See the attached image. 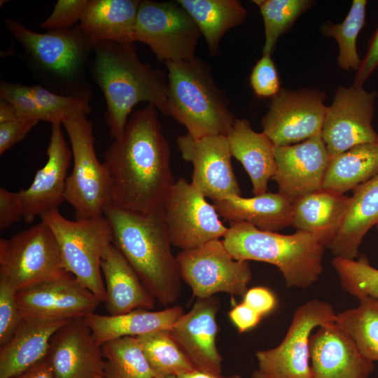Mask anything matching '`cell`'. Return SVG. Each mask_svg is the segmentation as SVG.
<instances>
[{
    "label": "cell",
    "instance_id": "obj_1",
    "mask_svg": "<svg viewBox=\"0 0 378 378\" xmlns=\"http://www.w3.org/2000/svg\"><path fill=\"white\" fill-rule=\"evenodd\" d=\"M170 156L158 108L148 104L135 111L104 154L111 204L142 214L162 207L175 183Z\"/></svg>",
    "mask_w": 378,
    "mask_h": 378
},
{
    "label": "cell",
    "instance_id": "obj_2",
    "mask_svg": "<svg viewBox=\"0 0 378 378\" xmlns=\"http://www.w3.org/2000/svg\"><path fill=\"white\" fill-rule=\"evenodd\" d=\"M113 231V244L160 304L180 296L181 276L164 220L162 206L146 214L108 204L104 211Z\"/></svg>",
    "mask_w": 378,
    "mask_h": 378
},
{
    "label": "cell",
    "instance_id": "obj_3",
    "mask_svg": "<svg viewBox=\"0 0 378 378\" xmlns=\"http://www.w3.org/2000/svg\"><path fill=\"white\" fill-rule=\"evenodd\" d=\"M91 68L106 102L105 118L111 136L123 133L129 115L141 102L168 115L167 81L164 74L144 64L134 43L102 41L94 44Z\"/></svg>",
    "mask_w": 378,
    "mask_h": 378
},
{
    "label": "cell",
    "instance_id": "obj_4",
    "mask_svg": "<svg viewBox=\"0 0 378 378\" xmlns=\"http://www.w3.org/2000/svg\"><path fill=\"white\" fill-rule=\"evenodd\" d=\"M5 25L21 44L32 77L58 94L92 98L87 67L94 44L78 24L69 29L38 33L10 18Z\"/></svg>",
    "mask_w": 378,
    "mask_h": 378
},
{
    "label": "cell",
    "instance_id": "obj_5",
    "mask_svg": "<svg viewBox=\"0 0 378 378\" xmlns=\"http://www.w3.org/2000/svg\"><path fill=\"white\" fill-rule=\"evenodd\" d=\"M222 241L235 260L276 266L288 288H308L318 281L323 271L325 248L303 232L281 234L245 222H230Z\"/></svg>",
    "mask_w": 378,
    "mask_h": 378
},
{
    "label": "cell",
    "instance_id": "obj_6",
    "mask_svg": "<svg viewBox=\"0 0 378 378\" xmlns=\"http://www.w3.org/2000/svg\"><path fill=\"white\" fill-rule=\"evenodd\" d=\"M165 64L168 69V115L183 125L195 138L227 136L236 118L209 66L196 57Z\"/></svg>",
    "mask_w": 378,
    "mask_h": 378
},
{
    "label": "cell",
    "instance_id": "obj_7",
    "mask_svg": "<svg viewBox=\"0 0 378 378\" xmlns=\"http://www.w3.org/2000/svg\"><path fill=\"white\" fill-rule=\"evenodd\" d=\"M59 244L65 270L73 274L100 301L106 299L101 265L104 254L113 243V231L104 216L69 220L58 210L41 216Z\"/></svg>",
    "mask_w": 378,
    "mask_h": 378
},
{
    "label": "cell",
    "instance_id": "obj_8",
    "mask_svg": "<svg viewBox=\"0 0 378 378\" xmlns=\"http://www.w3.org/2000/svg\"><path fill=\"white\" fill-rule=\"evenodd\" d=\"M62 125L73 154L64 200L74 208L76 220L102 217L111 204V185L107 169L96 155L92 124L83 115L64 120Z\"/></svg>",
    "mask_w": 378,
    "mask_h": 378
},
{
    "label": "cell",
    "instance_id": "obj_9",
    "mask_svg": "<svg viewBox=\"0 0 378 378\" xmlns=\"http://www.w3.org/2000/svg\"><path fill=\"white\" fill-rule=\"evenodd\" d=\"M66 272L55 236L43 221L0 240V278L16 292Z\"/></svg>",
    "mask_w": 378,
    "mask_h": 378
},
{
    "label": "cell",
    "instance_id": "obj_10",
    "mask_svg": "<svg viewBox=\"0 0 378 378\" xmlns=\"http://www.w3.org/2000/svg\"><path fill=\"white\" fill-rule=\"evenodd\" d=\"M200 36L195 21L177 2L141 1L135 41L148 45L158 60L165 63L192 59Z\"/></svg>",
    "mask_w": 378,
    "mask_h": 378
},
{
    "label": "cell",
    "instance_id": "obj_11",
    "mask_svg": "<svg viewBox=\"0 0 378 378\" xmlns=\"http://www.w3.org/2000/svg\"><path fill=\"white\" fill-rule=\"evenodd\" d=\"M331 304L313 299L294 312L281 342L255 354L258 370L270 378H312L309 340L315 328L335 321Z\"/></svg>",
    "mask_w": 378,
    "mask_h": 378
},
{
    "label": "cell",
    "instance_id": "obj_12",
    "mask_svg": "<svg viewBox=\"0 0 378 378\" xmlns=\"http://www.w3.org/2000/svg\"><path fill=\"white\" fill-rule=\"evenodd\" d=\"M176 260L182 280L197 298L218 293L244 297L248 290L252 278L248 262L234 259L219 239L182 250Z\"/></svg>",
    "mask_w": 378,
    "mask_h": 378
},
{
    "label": "cell",
    "instance_id": "obj_13",
    "mask_svg": "<svg viewBox=\"0 0 378 378\" xmlns=\"http://www.w3.org/2000/svg\"><path fill=\"white\" fill-rule=\"evenodd\" d=\"M162 209L171 244L182 250L223 238L228 229L214 205L183 178L175 181Z\"/></svg>",
    "mask_w": 378,
    "mask_h": 378
},
{
    "label": "cell",
    "instance_id": "obj_14",
    "mask_svg": "<svg viewBox=\"0 0 378 378\" xmlns=\"http://www.w3.org/2000/svg\"><path fill=\"white\" fill-rule=\"evenodd\" d=\"M326 94L316 88H281L262 118V132L274 146L304 141L321 132Z\"/></svg>",
    "mask_w": 378,
    "mask_h": 378
},
{
    "label": "cell",
    "instance_id": "obj_15",
    "mask_svg": "<svg viewBox=\"0 0 378 378\" xmlns=\"http://www.w3.org/2000/svg\"><path fill=\"white\" fill-rule=\"evenodd\" d=\"M376 91L352 85L340 86L326 108L321 135L330 158L365 143L378 142L372 127Z\"/></svg>",
    "mask_w": 378,
    "mask_h": 378
},
{
    "label": "cell",
    "instance_id": "obj_16",
    "mask_svg": "<svg viewBox=\"0 0 378 378\" xmlns=\"http://www.w3.org/2000/svg\"><path fill=\"white\" fill-rule=\"evenodd\" d=\"M176 144L182 158L192 164L191 183L204 197L216 201L241 195L227 136L195 138L187 133L177 137Z\"/></svg>",
    "mask_w": 378,
    "mask_h": 378
},
{
    "label": "cell",
    "instance_id": "obj_17",
    "mask_svg": "<svg viewBox=\"0 0 378 378\" xmlns=\"http://www.w3.org/2000/svg\"><path fill=\"white\" fill-rule=\"evenodd\" d=\"M16 300L23 315L55 320L84 318L101 303L68 272L18 291Z\"/></svg>",
    "mask_w": 378,
    "mask_h": 378
},
{
    "label": "cell",
    "instance_id": "obj_18",
    "mask_svg": "<svg viewBox=\"0 0 378 378\" xmlns=\"http://www.w3.org/2000/svg\"><path fill=\"white\" fill-rule=\"evenodd\" d=\"M278 192L293 202L322 188L330 155L321 132L298 144L274 147Z\"/></svg>",
    "mask_w": 378,
    "mask_h": 378
},
{
    "label": "cell",
    "instance_id": "obj_19",
    "mask_svg": "<svg viewBox=\"0 0 378 378\" xmlns=\"http://www.w3.org/2000/svg\"><path fill=\"white\" fill-rule=\"evenodd\" d=\"M61 125H52L46 163L37 171L29 188L15 192L22 207L23 219L27 223L46 212L58 210L64 201L66 174L73 154Z\"/></svg>",
    "mask_w": 378,
    "mask_h": 378
},
{
    "label": "cell",
    "instance_id": "obj_20",
    "mask_svg": "<svg viewBox=\"0 0 378 378\" xmlns=\"http://www.w3.org/2000/svg\"><path fill=\"white\" fill-rule=\"evenodd\" d=\"M46 358L55 378L104 376L102 346L94 340L84 318L71 319L55 332Z\"/></svg>",
    "mask_w": 378,
    "mask_h": 378
},
{
    "label": "cell",
    "instance_id": "obj_21",
    "mask_svg": "<svg viewBox=\"0 0 378 378\" xmlns=\"http://www.w3.org/2000/svg\"><path fill=\"white\" fill-rule=\"evenodd\" d=\"M218 308L216 297L197 298L192 309L170 329L174 340L196 369L215 373L222 372L223 363L216 345Z\"/></svg>",
    "mask_w": 378,
    "mask_h": 378
},
{
    "label": "cell",
    "instance_id": "obj_22",
    "mask_svg": "<svg viewBox=\"0 0 378 378\" xmlns=\"http://www.w3.org/2000/svg\"><path fill=\"white\" fill-rule=\"evenodd\" d=\"M309 346L312 378H369L374 370L335 321L317 328Z\"/></svg>",
    "mask_w": 378,
    "mask_h": 378
},
{
    "label": "cell",
    "instance_id": "obj_23",
    "mask_svg": "<svg viewBox=\"0 0 378 378\" xmlns=\"http://www.w3.org/2000/svg\"><path fill=\"white\" fill-rule=\"evenodd\" d=\"M69 321L22 314L13 336L0 347V378H12L46 358L52 337Z\"/></svg>",
    "mask_w": 378,
    "mask_h": 378
},
{
    "label": "cell",
    "instance_id": "obj_24",
    "mask_svg": "<svg viewBox=\"0 0 378 378\" xmlns=\"http://www.w3.org/2000/svg\"><path fill=\"white\" fill-rule=\"evenodd\" d=\"M101 269L108 315H120L139 309L148 310L154 307L155 298L113 243L104 254Z\"/></svg>",
    "mask_w": 378,
    "mask_h": 378
},
{
    "label": "cell",
    "instance_id": "obj_25",
    "mask_svg": "<svg viewBox=\"0 0 378 378\" xmlns=\"http://www.w3.org/2000/svg\"><path fill=\"white\" fill-rule=\"evenodd\" d=\"M349 200L344 194L323 188L303 195L292 202L291 226L328 248L340 228Z\"/></svg>",
    "mask_w": 378,
    "mask_h": 378
},
{
    "label": "cell",
    "instance_id": "obj_26",
    "mask_svg": "<svg viewBox=\"0 0 378 378\" xmlns=\"http://www.w3.org/2000/svg\"><path fill=\"white\" fill-rule=\"evenodd\" d=\"M353 192L340 228L328 247L335 257L356 258L363 238L378 225V174Z\"/></svg>",
    "mask_w": 378,
    "mask_h": 378
},
{
    "label": "cell",
    "instance_id": "obj_27",
    "mask_svg": "<svg viewBox=\"0 0 378 378\" xmlns=\"http://www.w3.org/2000/svg\"><path fill=\"white\" fill-rule=\"evenodd\" d=\"M232 156L243 165L252 183L255 195L267 192L268 183L276 172L274 145L262 132L253 130L249 122L236 118L227 135Z\"/></svg>",
    "mask_w": 378,
    "mask_h": 378
},
{
    "label": "cell",
    "instance_id": "obj_28",
    "mask_svg": "<svg viewBox=\"0 0 378 378\" xmlns=\"http://www.w3.org/2000/svg\"><path fill=\"white\" fill-rule=\"evenodd\" d=\"M213 202L219 216L230 222H245L270 232L291 225L293 203L279 192H266L250 198L230 195Z\"/></svg>",
    "mask_w": 378,
    "mask_h": 378
},
{
    "label": "cell",
    "instance_id": "obj_29",
    "mask_svg": "<svg viewBox=\"0 0 378 378\" xmlns=\"http://www.w3.org/2000/svg\"><path fill=\"white\" fill-rule=\"evenodd\" d=\"M139 0H88L79 26L94 44L134 43Z\"/></svg>",
    "mask_w": 378,
    "mask_h": 378
},
{
    "label": "cell",
    "instance_id": "obj_30",
    "mask_svg": "<svg viewBox=\"0 0 378 378\" xmlns=\"http://www.w3.org/2000/svg\"><path fill=\"white\" fill-rule=\"evenodd\" d=\"M183 314L180 306L160 311L135 309L120 315L91 313L84 317L96 342L102 346L106 342L124 337H138L161 330H170Z\"/></svg>",
    "mask_w": 378,
    "mask_h": 378
},
{
    "label": "cell",
    "instance_id": "obj_31",
    "mask_svg": "<svg viewBox=\"0 0 378 378\" xmlns=\"http://www.w3.org/2000/svg\"><path fill=\"white\" fill-rule=\"evenodd\" d=\"M378 174V142L355 146L330 158L322 188L344 194Z\"/></svg>",
    "mask_w": 378,
    "mask_h": 378
},
{
    "label": "cell",
    "instance_id": "obj_32",
    "mask_svg": "<svg viewBox=\"0 0 378 378\" xmlns=\"http://www.w3.org/2000/svg\"><path fill=\"white\" fill-rule=\"evenodd\" d=\"M176 2L196 23L211 55L218 52L223 35L241 24L247 15L246 10L237 0H177Z\"/></svg>",
    "mask_w": 378,
    "mask_h": 378
},
{
    "label": "cell",
    "instance_id": "obj_33",
    "mask_svg": "<svg viewBox=\"0 0 378 378\" xmlns=\"http://www.w3.org/2000/svg\"><path fill=\"white\" fill-rule=\"evenodd\" d=\"M358 300L356 307L337 313L335 323L363 356L374 363L378 361V300L371 297Z\"/></svg>",
    "mask_w": 378,
    "mask_h": 378
},
{
    "label": "cell",
    "instance_id": "obj_34",
    "mask_svg": "<svg viewBox=\"0 0 378 378\" xmlns=\"http://www.w3.org/2000/svg\"><path fill=\"white\" fill-rule=\"evenodd\" d=\"M105 378H155L136 337H124L102 345Z\"/></svg>",
    "mask_w": 378,
    "mask_h": 378
},
{
    "label": "cell",
    "instance_id": "obj_35",
    "mask_svg": "<svg viewBox=\"0 0 378 378\" xmlns=\"http://www.w3.org/2000/svg\"><path fill=\"white\" fill-rule=\"evenodd\" d=\"M155 377L180 376L195 366L172 337L161 330L136 337Z\"/></svg>",
    "mask_w": 378,
    "mask_h": 378
},
{
    "label": "cell",
    "instance_id": "obj_36",
    "mask_svg": "<svg viewBox=\"0 0 378 378\" xmlns=\"http://www.w3.org/2000/svg\"><path fill=\"white\" fill-rule=\"evenodd\" d=\"M368 1L353 0L349 11L341 23L327 21L320 26L321 32L337 42L339 54L337 62L344 71H357L361 59L357 50V38L365 26Z\"/></svg>",
    "mask_w": 378,
    "mask_h": 378
},
{
    "label": "cell",
    "instance_id": "obj_37",
    "mask_svg": "<svg viewBox=\"0 0 378 378\" xmlns=\"http://www.w3.org/2000/svg\"><path fill=\"white\" fill-rule=\"evenodd\" d=\"M265 27L262 53L271 55L279 37L289 31L297 20L314 4L313 0H254Z\"/></svg>",
    "mask_w": 378,
    "mask_h": 378
},
{
    "label": "cell",
    "instance_id": "obj_38",
    "mask_svg": "<svg viewBox=\"0 0 378 378\" xmlns=\"http://www.w3.org/2000/svg\"><path fill=\"white\" fill-rule=\"evenodd\" d=\"M332 265L342 288L356 298L371 297L378 300V269L361 254L355 259L334 257Z\"/></svg>",
    "mask_w": 378,
    "mask_h": 378
},
{
    "label": "cell",
    "instance_id": "obj_39",
    "mask_svg": "<svg viewBox=\"0 0 378 378\" xmlns=\"http://www.w3.org/2000/svg\"><path fill=\"white\" fill-rule=\"evenodd\" d=\"M41 113V121L62 124L64 120L83 116L91 111L90 99L58 94L38 84L29 85Z\"/></svg>",
    "mask_w": 378,
    "mask_h": 378
},
{
    "label": "cell",
    "instance_id": "obj_40",
    "mask_svg": "<svg viewBox=\"0 0 378 378\" xmlns=\"http://www.w3.org/2000/svg\"><path fill=\"white\" fill-rule=\"evenodd\" d=\"M16 293L9 283L0 278V346L10 339L22 318Z\"/></svg>",
    "mask_w": 378,
    "mask_h": 378
},
{
    "label": "cell",
    "instance_id": "obj_41",
    "mask_svg": "<svg viewBox=\"0 0 378 378\" xmlns=\"http://www.w3.org/2000/svg\"><path fill=\"white\" fill-rule=\"evenodd\" d=\"M88 0H58L50 15L40 24L48 31L69 29L77 25Z\"/></svg>",
    "mask_w": 378,
    "mask_h": 378
},
{
    "label": "cell",
    "instance_id": "obj_42",
    "mask_svg": "<svg viewBox=\"0 0 378 378\" xmlns=\"http://www.w3.org/2000/svg\"><path fill=\"white\" fill-rule=\"evenodd\" d=\"M254 93L260 97H272L280 90V80L274 61L270 54L262 53L250 76Z\"/></svg>",
    "mask_w": 378,
    "mask_h": 378
},
{
    "label": "cell",
    "instance_id": "obj_43",
    "mask_svg": "<svg viewBox=\"0 0 378 378\" xmlns=\"http://www.w3.org/2000/svg\"><path fill=\"white\" fill-rule=\"evenodd\" d=\"M0 97L14 106L18 118L41 121L40 110L29 85L1 81Z\"/></svg>",
    "mask_w": 378,
    "mask_h": 378
},
{
    "label": "cell",
    "instance_id": "obj_44",
    "mask_svg": "<svg viewBox=\"0 0 378 378\" xmlns=\"http://www.w3.org/2000/svg\"><path fill=\"white\" fill-rule=\"evenodd\" d=\"M38 122L36 120L17 118L0 123V154L24 138Z\"/></svg>",
    "mask_w": 378,
    "mask_h": 378
},
{
    "label": "cell",
    "instance_id": "obj_45",
    "mask_svg": "<svg viewBox=\"0 0 378 378\" xmlns=\"http://www.w3.org/2000/svg\"><path fill=\"white\" fill-rule=\"evenodd\" d=\"M23 218L22 205L15 192L0 189V230H4Z\"/></svg>",
    "mask_w": 378,
    "mask_h": 378
},
{
    "label": "cell",
    "instance_id": "obj_46",
    "mask_svg": "<svg viewBox=\"0 0 378 378\" xmlns=\"http://www.w3.org/2000/svg\"><path fill=\"white\" fill-rule=\"evenodd\" d=\"M378 67V27L371 37L366 53L355 75L354 85H363Z\"/></svg>",
    "mask_w": 378,
    "mask_h": 378
},
{
    "label": "cell",
    "instance_id": "obj_47",
    "mask_svg": "<svg viewBox=\"0 0 378 378\" xmlns=\"http://www.w3.org/2000/svg\"><path fill=\"white\" fill-rule=\"evenodd\" d=\"M243 302L262 316L274 309L276 300L269 289L258 286L248 289Z\"/></svg>",
    "mask_w": 378,
    "mask_h": 378
},
{
    "label": "cell",
    "instance_id": "obj_48",
    "mask_svg": "<svg viewBox=\"0 0 378 378\" xmlns=\"http://www.w3.org/2000/svg\"><path fill=\"white\" fill-rule=\"evenodd\" d=\"M228 316L240 333L255 327L262 318L261 315L244 302L234 306L229 312Z\"/></svg>",
    "mask_w": 378,
    "mask_h": 378
},
{
    "label": "cell",
    "instance_id": "obj_49",
    "mask_svg": "<svg viewBox=\"0 0 378 378\" xmlns=\"http://www.w3.org/2000/svg\"><path fill=\"white\" fill-rule=\"evenodd\" d=\"M12 378H55V377L50 362L46 357Z\"/></svg>",
    "mask_w": 378,
    "mask_h": 378
},
{
    "label": "cell",
    "instance_id": "obj_50",
    "mask_svg": "<svg viewBox=\"0 0 378 378\" xmlns=\"http://www.w3.org/2000/svg\"><path fill=\"white\" fill-rule=\"evenodd\" d=\"M178 378H241L239 374H231L223 376L221 373H215L204 371L198 369H193L178 377Z\"/></svg>",
    "mask_w": 378,
    "mask_h": 378
},
{
    "label": "cell",
    "instance_id": "obj_51",
    "mask_svg": "<svg viewBox=\"0 0 378 378\" xmlns=\"http://www.w3.org/2000/svg\"><path fill=\"white\" fill-rule=\"evenodd\" d=\"M17 118H18L14 106L9 101L0 97V123Z\"/></svg>",
    "mask_w": 378,
    "mask_h": 378
},
{
    "label": "cell",
    "instance_id": "obj_52",
    "mask_svg": "<svg viewBox=\"0 0 378 378\" xmlns=\"http://www.w3.org/2000/svg\"><path fill=\"white\" fill-rule=\"evenodd\" d=\"M251 378H270L262 372H260L258 370H255L253 372V373L251 375Z\"/></svg>",
    "mask_w": 378,
    "mask_h": 378
},
{
    "label": "cell",
    "instance_id": "obj_53",
    "mask_svg": "<svg viewBox=\"0 0 378 378\" xmlns=\"http://www.w3.org/2000/svg\"><path fill=\"white\" fill-rule=\"evenodd\" d=\"M155 378H178V377L177 376L169 375V376L155 377Z\"/></svg>",
    "mask_w": 378,
    "mask_h": 378
},
{
    "label": "cell",
    "instance_id": "obj_54",
    "mask_svg": "<svg viewBox=\"0 0 378 378\" xmlns=\"http://www.w3.org/2000/svg\"><path fill=\"white\" fill-rule=\"evenodd\" d=\"M96 378H105L104 376L97 377Z\"/></svg>",
    "mask_w": 378,
    "mask_h": 378
},
{
    "label": "cell",
    "instance_id": "obj_55",
    "mask_svg": "<svg viewBox=\"0 0 378 378\" xmlns=\"http://www.w3.org/2000/svg\"><path fill=\"white\" fill-rule=\"evenodd\" d=\"M376 227H377V235H378V225L376 226Z\"/></svg>",
    "mask_w": 378,
    "mask_h": 378
}]
</instances>
